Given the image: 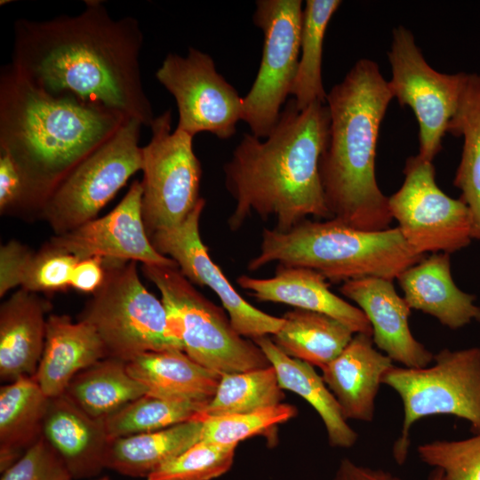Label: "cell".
I'll list each match as a JSON object with an SVG mask.
<instances>
[{"instance_id":"cell-28","label":"cell","mask_w":480,"mask_h":480,"mask_svg":"<svg viewBox=\"0 0 480 480\" xmlns=\"http://www.w3.org/2000/svg\"><path fill=\"white\" fill-rule=\"evenodd\" d=\"M272 340L286 355L321 369L347 347L354 332L337 319L319 312L294 308L286 312Z\"/></svg>"},{"instance_id":"cell-29","label":"cell","mask_w":480,"mask_h":480,"mask_svg":"<svg viewBox=\"0 0 480 480\" xmlns=\"http://www.w3.org/2000/svg\"><path fill=\"white\" fill-rule=\"evenodd\" d=\"M79 260L46 244L38 252L12 240L0 248V296L20 285L32 292H57L70 286Z\"/></svg>"},{"instance_id":"cell-21","label":"cell","mask_w":480,"mask_h":480,"mask_svg":"<svg viewBox=\"0 0 480 480\" xmlns=\"http://www.w3.org/2000/svg\"><path fill=\"white\" fill-rule=\"evenodd\" d=\"M397 281L412 309L434 316L445 327L457 330L480 323L475 295L461 291L451 273L450 254L432 253L404 270Z\"/></svg>"},{"instance_id":"cell-8","label":"cell","mask_w":480,"mask_h":480,"mask_svg":"<svg viewBox=\"0 0 480 480\" xmlns=\"http://www.w3.org/2000/svg\"><path fill=\"white\" fill-rule=\"evenodd\" d=\"M433 362L423 368L394 365L382 378L403 404L401 435L393 445L399 465L406 461L413 424L425 417L456 416L469 422L474 435L480 434V348H443Z\"/></svg>"},{"instance_id":"cell-15","label":"cell","mask_w":480,"mask_h":480,"mask_svg":"<svg viewBox=\"0 0 480 480\" xmlns=\"http://www.w3.org/2000/svg\"><path fill=\"white\" fill-rule=\"evenodd\" d=\"M205 205L202 197L178 226L154 233L150 241L162 255L175 261L192 284L207 286L219 297L234 329L252 340L276 334L284 318L267 314L247 302L232 286L209 255L199 233V220Z\"/></svg>"},{"instance_id":"cell-12","label":"cell","mask_w":480,"mask_h":480,"mask_svg":"<svg viewBox=\"0 0 480 480\" xmlns=\"http://www.w3.org/2000/svg\"><path fill=\"white\" fill-rule=\"evenodd\" d=\"M401 188L388 196V207L402 236L418 254H451L473 239V221L467 204L446 195L436 182L432 162L410 156Z\"/></svg>"},{"instance_id":"cell-19","label":"cell","mask_w":480,"mask_h":480,"mask_svg":"<svg viewBox=\"0 0 480 480\" xmlns=\"http://www.w3.org/2000/svg\"><path fill=\"white\" fill-rule=\"evenodd\" d=\"M393 366L392 359L374 348L372 336L355 333L343 351L321 370L346 420L371 422L382 378Z\"/></svg>"},{"instance_id":"cell-2","label":"cell","mask_w":480,"mask_h":480,"mask_svg":"<svg viewBox=\"0 0 480 480\" xmlns=\"http://www.w3.org/2000/svg\"><path fill=\"white\" fill-rule=\"evenodd\" d=\"M330 128L326 103L299 110L292 99L265 140L244 133L224 165L225 184L236 202L228 220L236 231L255 213L274 218L285 232L307 220H331L319 172Z\"/></svg>"},{"instance_id":"cell-1","label":"cell","mask_w":480,"mask_h":480,"mask_svg":"<svg viewBox=\"0 0 480 480\" xmlns=\"http://www.w3.org/2000/svg\"><path fill=\"white\" fill-rule=\"evenodd\" d=\"M84 3L77 15L17 20L10 64L50 94L73 96L150 128L156 116L142 86L139 21L113 19L102 1Z\"/></svg>"},{"instance_id":"cell-7","label":"cell","mask_w":480,"mask_h":480,"mask_svg":"<svg viewBox=\"0 0 480 480\" xmlns=\"http://www.w3.org/2000/svg\"><path fill=\"white\" fill-rule=\"evenodd\" d=\"M105 279L79 320L99 334L108 357L127 363L151 351L182 349L162 300L140 280L136 261L104 259Z\"/></svg>"},{"instance_id":"cell-34","label":"cell","mask_w":480,"mask_h":480,"mask_svg":"<svg viewBox=\"0 0 480 480\" xmlns=\"http://www.w3.org/2000/svg\"><path fill=\"white\" fill-rule=\"evenodd\" d=\"M210 401L144 395L105 419L109 439L164 429L196 420Z\"/></svg>"},{"instance_id":"cell-5","label":"cell","mask_w":480,"mask_h":480,"mask_svg":"<svg viewBox=\"0 0 480 480\" xmlns=\"http://www.w3.org/2000/svg\"><path fill=\"white\" fill-rule=\"evenodd\" d=\"M424 258L408 245L397 227L366 231L333 219H307L285 232L264 228L260 251L247 269L277 262L311 268L329 282L343 284L364 277L397 279Z\"/></svg>"},{"instance_id":"cell-36","label":"cell","mask_w":480,"mask_h":480,"mask_svg":"<svg viewBox=\"0 0 480 480\" xmlns=\"http://www.w3.org/2000/svg\"><path fill=\"white\" fill-rule=\"evenodd\" d=\"M297 413L291 404H279L252 412L203 419L201 440L221 444H236L248 437L287 421Z\"/></svg>"},{"instance_id":"cell-42","label":"cell","mask_w":480,"mask_h":480,"mask_svg":"<svg viewBox=\"0 0 480 480\" xmlns=\"http://www.w3.org/2000/svg\"><path fill=\"white\" fill-rule=\"evenodd\" d=\"M428 480H444L443 471L440 468H434L428 475Z\"/></svg>"},{"instance_id":"cell-30","label":"cell","mask_w":480,"mask_h":480,"mask_svg":"<svg viewBox=\"0 0 480 480\" xmlns=\"http://www.w3.org/2000/svg\"><path fill=\"white\" fill-rule=\"evenodd\" d=\"M447 132L463 137L461 158L453 185L468 207L473 239L480 240V73L467 74L456 112Z\"/></svg>"},{"instance_id":"cell-25","label":"cell","mask_w":480,"mask_h":480,"mask_svg":"<svg viewBox=\"0 0 480 480\" xmlns=\"http://www.w3.org/2000/svg\"><path fill=\"white\" fill-rule=\"evenodd\" d=\"M252 340L275 368L280 387L301 396L318 413L330 445L352 447L357 441V433L348 425L337 400L313 365L289 356L268 336Z\"/></svg>"},{"instance_id":"cell-27","label":"cell","mask_w":480,"mask_h":480,"mask_svg":"<svg viewBox=\"0 0 480 480\" xmlns=\"http://www.w3.org/2000/svg\"><path fill=\"white\" fill-rule=\"evenodd\" d=\"M48 397L34 376L0 388V470L16 462L42 436Z\"/></svg>"},{"instance_id":"cell-17","label":"cell","mask_w":480,"mask_h":480,"mask_svg":"<svg viewBox=\"0 0 480 480\" xmlns=\"http://www.w3.org/2000/svg\"><path fill=\"white\" fill-rule=\"evenodd\" d=\"M342 295L354 301L367 317L374 345L393 362L407 368H423L434 354L412 335L409 327L411 308L397 294L393 280L364 277L343 283Z\"/></svg>"},{"instance_id":"cell-38","label":"cell","mask_w":480,"mask_h":480,"mask_svg":"<svg viewBox=\"0 0 480 480\" xmlns=\"http://www.w3.org/2000/svg\"><path fill=\"white\" fill-rule=\"evenodd\" d=\"M2 473L1 480H71L72 478L63 460L43 436Z\"/></svg>"},{"instance_id":"cell-14","label":"cell","mask_w":480,"mask_h":480,"mask_svg":"<svg viewBox=\"0 0 480 480\" xmlns=\"http://www.w3.org/2000/svg\"><path fill=\"white\" fill-rule=\"evenodd\" d=\"M156 77L175 99L176 129L193 137L206 132L221 140L236 133L243 97L217 72L210 55L193 47L184 57L168 53Z\"/></svg>"},{"instance_id":"cell-9","label":"cell","mask_w":480,"mask_h":480,"mask_svg":"<svg viewBox=\"0 0 480 480\" xmlns=\"http://www.w3.org/2000/svg\"><path fill=\"white\" fill-rule=\"evenodd\" d=\"M125 120L116 133L83 160L52 191L39 212L56 235L95 219L136 172L142 168L140 128Z\"/></svg>"},{"instance_id":"cell-37","label":"cell","mask_w":480,"mask_h":480,"mask_svg":"<svg viewBox=\"0 0 480 480\" xmlns=\"http://www.w3.org/2000/svg\"><path fill=\"white\" fill-rule=\"evenodd\" d=\"M420 460L443 471L444 480H480V434L460 440H434L417 447Z\"/></svg>"},{"instance_id":"cell-23","label":"cell","mask_w":480,"mask_h":480,"mask_svg":"<svg viewBox=\"0 0 480 480\" xmlns=\"http://www.w3.org/2000/svg\"><path fill=\"white\" fill-rule=\"evenodd\" d=\"M49 303L20 288L0 307V378L12 382L34 376L45 341Z\"/></svg>"},{"instance_id":"cell-31","label":"cell","mask_w":480,"mask_h":480,"mask_svg":"<svg viewBox=\"0 0 480 480\" xmlns=\"http://www.w3.org/2000/svg\"><path fill=\"white\" fill-rule=\"evenodd\" d=\"M65 394L90 416L106 419L147 392L124 361L106 357L78 372Z\"/></svg>"},{"instance_id":"cell-16","label":"cell","mask_w":480,"mask_h":480,"mask_svg":"<svg viewBox=\"0 0 480 480\" xmlns=\"http://www.w3.org/2000/svg\"><path fill=\"white\" fill-rule=\"evenodd\" d=\"M142 192L141 181L134 180L109 213L55 235L47 244L79 260L98 256L143 264L177 265L154 248L147 234L141 211Z\"/></svg>"},{"instance_id":"cell-20","label":"cell","mask_w":480,"mask_h":480,"mask_svg":"<svg viewBox=\"0 0 480 480\" xmlns=\"http://www.w3.org/2000/svg\"><path fill=\"white\" fill-rule=\"evenodd\" d=\"M42 436L57 452L72 478H86L105 468L109 443L105 419H96L65 393L49 400Z\"/></svg>"},{"instance_id":"cell-22","label":"cell","mask_w":480,"mask_h":480,"mask_svg":"<svg viewBox=\"0 0 480 480\" xmlns=\"http://www.w3.org/2000/svg\"><path fill=\"white\" fill-rule=\"evenodd\" d=\"M108 357L96 330L64 315H50L46 321L44 351L35 377L50 398L65 393L81 371Z\"/></svg>"},{"instance_id":"cell-43","label":"cell","mask_w":480,"mask_h":480,"mask_svg":"<svg viewBox=\"0 0 480 480\" xmlns=\"http://www.w3.org/2000/svg\"><path fill=\"white\" fill-rule=\"evenodd\" d=\"M100 480H108V479H107V478H102V479H100Z\"/></svg>"},{"instance_id":"cell-40","label":"cell","mask_w":480,"mask_h":480,"mask_svg":"<svg viewBox=\"0 0 480 480\" xmlns=\"http://www.w3.org/2000/svg\"><path fill=\"white\" fill-rule=\"evenodd\" d=\"M104 259L91 257L80 260L75 265L70 287L86 293H94L105 279Z\"/></svg>"},{"instance_id":"cell-3","label":"cell","mask_w":480,"mask_h":480,"mask_svg":"<svg viewBox=\"0 0 480 480\" xmlns=\"http://www.w3.org/2000/svg\"><path fill=\"white\" fill-rule=\"evenodd\" d=\"M127 120L70 95H52L11 64L0 72V152L18 166L28 207L40 209L60 182Z\"/></svg>"},{"instance_id":"cell-10","label":"cell","mask_w":480,"mask_h":480,"mask_svg":"<svg viewBox=\"0 0 480 480\" xmlns=\"http://www.w3.org/2000/svg\"><path fill=\"white\" fill-rule=\"evenodd\" d=\"M151 139L142 147L141 211L147 234L180 225L199 200L201 164L193 150V136L172 132V111L156 116Z\"/></svg>"},{"instance_id":"cell-4","label":"cell","mask_w":480,"mask_h":480,"mask_svg":"<svg viewBox=\"0 0 480 480\" xmlns=\"http://www.w3.org/2000/svg\"><path fill=\"white\" fill-rule=\"evenodd\" d=\"M393 98L378 64L367 59L326 96L329 137L319 162L326 205L332 219L362 230H384L393 220L375 175L380 126Z\"/></svg>"},{"instance_id":"cell-35","label":"cell","mask_w":480,"mask_h":480,"mask_svg":"<svg viewBox=\"0 0 480 480\" xmlns=\"http://www.w3.org/2000/svg\"><path fill=\"white\" fill-rule=\"evenodd\" d=\"M236 444L200 440L171 460L147 480H212L228 472L233 465Z\"/></svg>"},{"instance_id":"cell-39","label":"cell","mask_w":480,"mask_h":480,"mask_svg":"<svg viewBox=\"0 0 480 480\" xmlns=\"http://www.w3.org/2000/svg\"><path fill=\"white\" fill-rule=\"evenodd\" d=\"M28 207V196L24 179L12 160L4 152H0V212Z\"/></svg>"},{"instance_id":"cell-18","label":"cell","mask_w":480,"mask_h":480,"mask_svg":"<svg viewBox=\"0 0 480 480\" xmlns=\"http://www.w3.org/2000/svg\"><path fill=\"white\" fill-rule=\"evenodd\" d=\"M236 282L260 301L282 303L325 314L341 322L354 333L372 335V326L364 312L334 294L329 289L327 279L314 269L278 265L273 277L241 275Z\"/></svg>"},{"instance_id":"cell-41","label":"cell","mask_w":480,"mask_h":480,"mask_svg":"<svg viewBox=\"0 0 480 480\" xmlns=\"http://www.w3.org/2000/svg\"><path fill=\"white\" fill-rule=\"evenodd\" d=\"M333 480H403L393 473L359 465L348 458L342 459L334 474Z\"/></svg>"},{"instance_id":"cell-11","label":"cell","mask_w":480,"mask_h":480,"mask_svg":"<svg viewBox=\"0 0 480 480\" xmlns=\"http://www.w3.org/2000/svg\"><path fill=\"white\" fill-rule=\"evenodd\" d=\"M303 8L300 0H258L252 20L264 35L256 78L243 97L241 120L257 138L276 125L298 69Z\"/></svg>"},{"instance_id":"cell-24","label":"cell","mask_w":480,"mask_h":480,"mask_svg":"<svg viewBox=\"0 0 480 480\" xmlns=\"http://www.w3.org/2000/svg\"><path fill=\"white\" fill-rule=\"evenodd\" d=\"M126 369L146 395L173 400L211 401L220 379L180 349L140 354L126 363Z\"/></svg>"},{"instance_id":"cell-13","label":"cell","mask_w":480,"mask_h":480,"mask_svg":"<svg viewBox=\"0 0 480 480\" xmlns=\"http://www.w3.org/2000/svg\"><path fill=\"white\" fill-rule=\"evenodd\" d=\"M393 96L401 106H409L419 124V154L432 162L442 148V140L454 116L467 73L443 74L425 60L413 35L399 26L393 30L388 53Z\"/></svg>"},{"instance_id":"cell-32","label":"cell","mask_w":480,"mask_h":480,"mask_svg":"<svg viewBox=\"0 0 480 480\" xmlns=\"http://www.w3.org/2000/svg\"><path fill=\"white\" fill-rule=\"evenodd\" d=\"M340 0H307L303 9L300 58L290 95L302 110L314 102L326 103L322 81L323 43L328 23Z\"/></svg>"},{"instance_id":"cell-26","label":"cell","mask_w":480,"mask_h":480,"mask_svg":"<svg viewBox=\"0 0 480 480\" xmlns=\"http://www.w3.org/2000/svg\"><path fill=\"white\" fill-rule=\"evenodd\" d=\"M203 421L180 423L164 429L110 439L105 468L133 477H148L199 442Z\"/></svg>"},{"instance_id":"cell-6","label":"cell","mask_w":480,"mask_h":480,"mask_svg":"<svg viewBox=\"0 0 480 480\" xmlns=\"http://www.w3.org/2000/svg\"><path fill=\"white\" fill-rule=\"evenodd\" d=\"M157 287L174 336L196 363L220 376L270 366L260 348L241 336L224 310L197 291L177 265L142 264Z\"/></svg>"},{"instance_id":"cell-33","label":"cell","mask_w":480,"mask_h":480,"mask_svg":"<svg viewBox=\"0 0 480 480\" xmlns=\"http://www.w3.org/2000/svg\"><path fill=\"white\" fill-rule=\"evenodd\" d=\"M284 399L272 365L228 373L220 376L214 396L196 420L252 412L282 404Z\"/></svg>"}]
</instances>
